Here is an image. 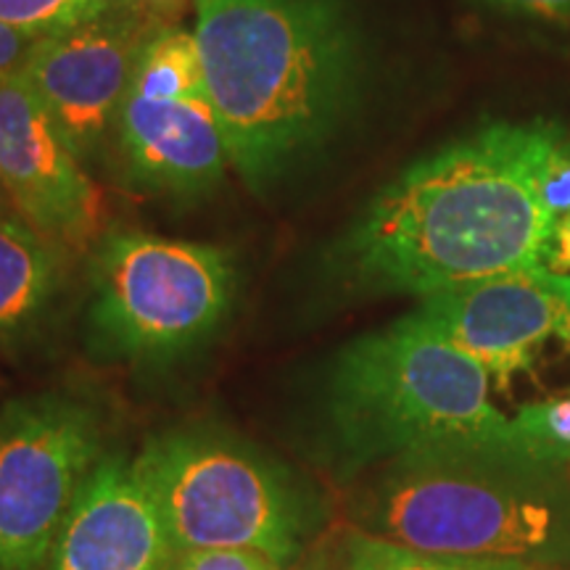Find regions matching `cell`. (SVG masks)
<instances>
[{
	"mask_svg": "<svg viewBox=\"0 0 570 570\" xmlns=\"http://www.w3.org/2000/svg\"><path fill=\"white\" fill-rule=\"evenodd\" d=\"M562 142L547 125L494 122L410 164L331 248V273L370 296L550 267L554 217L541 177Z\"/></svg>",
	"mask_w": 570,
	"mask_h": 570,
	"instance_id": "cell-1",
	"label": "cell"
},
{
	"mask_svg": "<svg viewBox=\"0 0 570 570\" xmlns=\"http://www.w3.org/2000/svg\"><path fill=\"white\" fill-rule=\"evenodd\" d=\"M230 167L256 194L315 164L365 104L370 38L354 0H194Z\"/></svg>",
	"mask_w": 570,
	"mask_h": 570,
	"instance_id": "cell-2",
	"label": "cell"
},
{
	"mask_svg": "<svg viewBox=\"0 0 570 570\" xmlns=\"http://www.w3.org/2000/svg\"><path fill=\"white\" fill-rule=\"evenodd\" d=\"M360 479L356 529L431 554L570 570V465L520 439L417 449Z\"/></svg>",
	"mask_w": 570,
	"mask_h": 570,
	"instance_id": "cell-3",
	"label": "cell"
},
{
	"mask_svg": "<svg viewBox=\"0 0 570 570\" xmlns=\"http://www.w3.org/2000/svg\"><path fill=\"white\" fill-rule=\"evenodd\" d=\"M325 428L346 473L417 449L518 439L491 375L415 312L346 344L325 383Z\"/></svg>",
	"mask_w": 570,
	"mask_h": 570,
	"instance_id": "cell-4",
	"label": "cell"
},
{
	"mask_svg": "<svg viewBox=\"0 0 570 570\" xmlns=\"http://www.w3.org/2000/svg\"><path fill=\"white\" fill-rule=\"evenodd\" d=\"M175 554L256 550L288 568L315 508L302 483L254 446L204 428L154 436L135 458Z\"/></svg>",
	"mask_w": 570,
	"mask_h": 570,
	"instance_id": "cell-5",
	"label": "cell"
},
{
	"mask_svg": "<svg viewBox=\"0 0 570 570\" xmlns=\"http://www.w3.org/2000/svg\"><path fill=\"white\" fill-rule=\"evenodd\" d=\"M235 283L225 248L111 230L98 238L90 262L92 336L130 360L180 356L225 323Z\"/></svg>",
	"mask_w": 570,
	"mask_h": 570,
	"instance_id": "cell-6",
	"label": "cell"
},
{
	"mask_svg": "<svg viewBox=\"0 0 570 570\" xmlns=\"http://www.w3.org/2000/svg\"><path fill=\"white\" fill-rule=\"evenodd\" d=\"M90 402L46 391L0 407V570H42L63 520L106 458Z\"/></svg>",
	"mask_w": 570,
	"mask_h": 570,
	"instance_id": "cell-7",
	"label": "cell"
},
{
	"mask_svg": "<svg viewBox=\"0 0 570 570\" xmlns=\"http://www.w3.org/2000/svg\"><path fill=\"white\" fill-rule=\"evenodd\" d=\"M156 27L140 3H117L32 46L19 77L77 159L101 154L130 90L140 48Z\"/></svg>",
	"mask_w": 570,
	"mask_h": 570,
	"instance_id": "cell-8",
	"label": "cell"
},
{
	"mask_svg": "<svg viewBox=\"0 0 570 570\" xmlns=\"http://www.w3.org/2000/svg\"><path fill=\"white\" fill-rule=\"evenodd\" d=\"M415 315L508 383L547 344H570V275L539 267L452 285L420 298Z\"/></svg>",
	"mask_w": 570,
	"mask_h": 570,
	"instance_id": "cell-9",
	"label": "cell"
},
{
	"mask_svg": "<svg viewBox=\"0 0 570 570\" xmlns=\"http://www.w3.org/2000/svg\"><path fill=\"white\" fill-rule=\"evenodd\" d=\"M0 180L13 209L69 256L98 244L101 190L19 75L0 77Z\"/></svg>",
	"mask_w": 570,
	"mask_h": 570,
	"instance_id": "cell-10",
	"label": "cell"
},
{
	"mask_svg": "<svg viewBox=\"0 0 570 570\" xmlns=\"http://www.w3.org/2000/svg\"><path fill=\"white\" fill-rule=\"evenodd\" d=\"M173 541L135 460L109 452L63 520L42 570H169Z\"/></svg>",
	"mask_w": 570,
	"mask_h": 570,
	"instance_id": "cell-11",
	"label": "cell"
},
{
	"mask_svg": "<svg viewBox=\"0 0 570 570\" xmlns=\"http://www.w3.org/2000/svg\"><path fill=\"white\" fill-rule=\"evenodd\" d=\"M114 138L138 188L180 202L212 194L230 167L212 98H151L127 90Z\"/></svg>",
	"mask_w": 570,
	"mask_h": 570,
	"instance_id": "cell-12",
	"label": "cell"
},
{
	"mask_svg": "<svg viewBox=\"0 0 570 570\" xmlns=\"http://www.w3.org/2000/svg\"><path fill=\"white\" fill-rule=\"evenodd\" d=\"M69 254L19 212L0 214V348L27 346L53 315Z\"/></svg>",
	"mask_w": 570,
	"mask_h": 570,
	"instance_id": "cell-13",
	"label": "cell"
},
{
	"mask_svg": "<svg viewBox=\"0 0 570 570\" xmlns=\"http://www.w3.org/2000/svg\"><path fill=\"white\" fill-rule=\"evenodd\" d=\"M130 90L151 98H209L196 35L156 27L135 61Z\"/></svg>",
	"mask_w": 570,
	"mask_h": 570,
	"instance_id": "cell-14",
	"label": "cell"
},
{
	"mask_svg": "<svg viewBox=\"0 0 570 570\" xmlns=\"http://www.w3.org/2000/svg\"><path fill=\"white\" fill-rule=\"evenodd\" d=\"M470 558L410 550L375 533L352 529L341 544V570H468Z\"/></svg>",
	"mask_w": 570,
	"mask_h": 570,
	"instance_id": "cell-15",
	"label": "cell"
},
{
	"mask_svg": "<svg viewBox=\"0 0 570 570\" xmlns=\"http://www.w3.org/2000/svg\"><path fill=\"white\" fill-rule=\"evenodd\" d=\"M119 0H0V21L30 40L51 38L104 13Z\"/></svg>",
	"mask_w": 570,
	"mask_h": 570,
	"instance_id": "cell-16",
	"label": "cell"
},
{
	"mask_svg": "<svg viewBox=\"0 0 570 570\" xmlns=\"http://www.w3.org/2000/svg\"><path fill=\"white\" fill-rule=\"evenodd\" d=\"M518 439L539 458L570 465V389L523 404L512 415Z\"/></svg>",
	"mask_w": 570,
	"mask_h": 570,
	"instance_id": "cell-17",
	"label": "cell"
},
{
	"mask_svg": "<svg viewBox=\"0 0 570 570\" xmlns=\"http://www.w3.org/2000/svg\"><path fill=\"white\" fill-rule=\"evenodd\" d=\"M169 570H285V566L256 550H196L175 554Z\"/></svg>",
	"mask_w": 570,
	"mask_h": 570,
	"instance_id": "cell-18",
	"label": "cell"
},
{
	"mask_svg": "<svg viewBox=\"0 0 570 570\" xmlns=\"http://www.w3.org/2000/svg\"><path fill=\"white\" fill-rule=\"evenodd\" d=\"M541 198H544V206L550 209L554 223L570 212V148L566 142H560L547 164L544 177H541Z\"/></svg>",
	"mask_w": 570,
	"mask_h": 570,
	"instance_id": "cell-19",
	"label": "cell"
},
{
	"mask_svg": "<svg viewBox=\"0 0 570 570\" xmlns=\"http://www.w3.org/2000/svg\"><path fill=\"white\" fill-rule=\"evenodd\" d=\"M479 3L544 24H570V0H479Z\"/></svg>",
	"mask_w": 570,
	"mask_h": 570,
	"instance_id": "cell-20",
	"label": "cell"
},
{
	"mask_svg": "<svg viewBox=\"0 0 570 570\" xmlns=\"http://www.w3.org/2000/svg\"><path fill=\"white\" fill-rule=\"evenodd\" d=\"M35 42L38 40H30L27 35L11 30L0 21V77L19 75Z\"/></svg>",
	"mask_w": 570,
	"mask_h": 570,
	"instance_id": "cell-21",
	"label": "cell"
},
{
	"mask_svg": "<svg viewBox=\"0 0 570 570\" xmlns=\"http://www.w3.org/2000/svg\"><path fill=\"white\" fill-rule=\"evenodd\" d=\"M550 269L554 273H570V212L554 223L552 246H550Z\"/></svg>",
	"mask_w": 570,
	"mask_h": 570,
	"instance_id": "cell-22",
	"label": "cell"
},
{
	"mask_svg": "<svg viewBox=\"0 0 570 570\" xmlns=\"http://www.w3.org/2000/svg\"><path fill=\"white\" fill-rule=\"evenodd\" d=\"M138 3L146 11H154V13H177L188 3H194V0H138Z\"/></svg>",
	"mask_w": 570,
	"mask_h": 570,
	"instance_id": "cell-23",
	"label": "cell"
},
{
	"mask_svg": "<svg viewBox=\"0 0 570 570\" xmlns=\"http://www.w3.org/2000/svg\"><path fill=\"white\" fill-rule=\"evenodd\" d=\"M468 570H537V568L520 566V562H508V560H481V558H470Z\"/></svg>",
	"mask_w": 570,
	"mask_h": 570,
	"instance_id": "cell-24",
	"label": "cell"
},
{
	"mask_svg": "<svg viewBox=\"0 0 570 570\" xmlns=\"http://www.w3.org/2000/svg\"><path fill=\"white\" fill-rule=\"evenodd\" d=\"M6 212H17V209H13V204H11V196H9V190H6L3 180H0V214H6Z\"/></svg>",
	"mask_w": 570,
	"mask_h": 570,
	"instance_id": "cell-25",
	"label": "cell"
},
{
	"mask_svg": "<svg viewBox=\"0 0 570 570\" xmlns=\"http://www.w3.org/2000/svg\"><path fill=\"white\" fill-rule=\"evenodd\" d=\"M315 570H341V568H325V566H320V568H315Z\"/></svg>",
	"mask_w": 570,
	"mask_h": 570,
	"instance_id": "cell-26",
	"label": "cell"
}]
</instances>
